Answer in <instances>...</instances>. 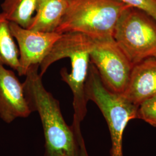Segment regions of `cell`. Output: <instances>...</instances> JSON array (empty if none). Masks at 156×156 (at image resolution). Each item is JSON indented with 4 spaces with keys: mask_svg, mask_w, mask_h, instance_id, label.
I'll list each match as a JSON object with an SVG mask.
<instances>
[{
    "mask_svg": "<svg viewBox=\"0 0 156 156\" xmlns=\"http://www.w3.org/2000/svg\"><path fill=\"white\" fill-rule=\"evenodd\" d=\"M12 34L16 41L19 52V76H25L29 68L41 64L62 34L42 32L22 27L11 22Z\"/></svg>",
    "mask_w": 156,
    "mask_h": 156,
    "instance_id": "52a82bcc",
    "label": "cell"
},
{
    "mask_svg": "<svg viewBox=\"0 0 156 156\" xmlns=\"http://www.w3.org/2000/svg\"><path fill=\"white\" fill-rule=\"evenodd\" d=\"M130 6L121 0H68L56 32L83 34L94 41L112 38L119 19Z\"/></svg>",
    "mask_w": 156,
    "mask_h": 156,
    "instance_id": "3957f363",
    "label": "cell"
},
{
    "mask_svg": "<svg viewBox=\"0 0 156 156\" xmlns=\"http://www.w3.org/2000/svg\"><path fill=\"white\" fill-rule=\"evenodd\" d=\"M78 142L79 144V156H89L86 147L84 140L82 134V132L76 133Z\"/></svg>",
    "mask_w": 156,
    "mask_h": 156,
    "instance_id": "9a60e30c",
    "label": "cell"
},
{
    "mask_svg": "<svg viewBox=\"0 0 156 156\" xmlns=\"http://www.w3.org/2000/svg\"><path fill=\"white\" fill-rule=\"evenodd\" d=\"M39 0H4L2 13L11 22L28 28Z\"/></svg>",
    "mask_w": 156,
    "mask_h": 156,
    "instance_id": "7c38bea8",
    "label": "cell"
},
{
    "mask_svg": "<svg viewBox=\"0 0 156 156\" xmlns=\"http://www.w3.org/2000/svg\"><path fill=\"white\" fill-rule=\"evenodd\" d=\"M31 113L23 84L13 71L0 64V118L9 124Z\"/></svg>",
    "mask_w": 156,
    "mask_h": 156,
    "instance_id": "ba28073f",
    "label": "cell"
},
{
    "mask_svg": "<svg viewBox=\"0 0 156 156\" xmlns=\"http://www.w3.org/2000/svg\"><path fill=\"white\" fill-rule=\"evenodd\" d=\"M94 44V40L83 34H62L39 66V75L42 77L52 64L62 58L70 59L71 73L62 68L60 75L62 80L69 86L73 93L74 113L71 127L75 132L81 131V123L87 112L85 84L89 68L90 53Z\"/></svg>",
    "mask_w": 156,
    "mask_h": 156,
    "instance_id": "7a4b0ae2",
    "label": "cell"
},
{
    "mask_svg": "<svg viewBox=\"0 0 156 156\" xmlns=\"http://www.w3.org/2000/svg\"><path fill=\"white\" fill-rule=\"evenodd\" d=\"M11 22L0 13V64L11 68L17 73L20 69L19 52L12 35Z\"/></svg>",
    "mask_w": 156,
    "mask_h": 156,
    "instance_id": "8fae6325",
    "label": "cell"
},
{
    "mask_svg": "<svg viewBox=\"0 0 156 156\" xmlns=\"http://www.w3.org/2000/svg\"><path fill=\"white\" fill-rule=\"evenodd\" d=\"M129 6L145 12L156 22V0H121Z\"/></svg>",
    "mask_w": 156,
    "mask_h": 156,
    "instance_id": "5bb4252c",
    "label": "cell"
},
{
    "mask_svg": "<svg viewBox=\"0 0 156 156\" xmlns=\"http://www.w3.org/2000/svg\"><path fill=\"white\" fill-rule=\"evenodd\" d=\"M90 62L96 68L106 89L123 94L133 66L113 38L94 41L90 53Z\"/></svg>",
    "mask_w": 156,
    "mask_h": 156,
    "instance_id": "8992f818",
    "label": "cell"
},
{
    "mask_svg": "<svg viewBox=\"0 0 156 156\" xmlns=\"http://www.w3.org/2000/svg\"><path fill=\"white\" fill-rule=\"evenodd\" d=\"M68 0H39L28 29L56 32L67 9Z\"/></svg>",
    "mask_w": 156,
    "mask_h": 156,
    "instance_id": "30bf717a",
    "label": "cell"
},
{
    "mask_svg": "<svg viewBox=\"0 0 156 156\" xmlns=\"http://www.w3.org/2000/svg\"><path fill=\"white\" fill-rule=\"evenodd\" d=\"M137 118L156 127V95L140 104L138 108Z\"/></svg>",
    "mask_w": 156,
    "mask_h": 156,
    "instance_id": "4fadbf2b",
    "label": "cell"
},
{
    "mask_svg": "<svg viewBox=\"0 0 156 156\" xmlns=\"http://www.w3.org/2000/svg\"><path fill=\"white\" fill-rule=\"evenodd\" d=\"M85 94L87 101L94 102L105 119L111 138V156H123L124 131L128 122L137 118L138 106L127 100L122 94L106 89L96 68L90 62Z\"/></svg>",
    "mask_w": 156,
    "mask_h": 156,
    "instance_id": "277c9868",
    "label": "cell"
},
{
    "mask_svg": "<svg viewBox=\"0 0 156 156\" xmlns=\"http://www.w3.org/2000/svg\"><path fill=\"white\" fill-rule=\"evenodd\" d=\"M39 65L33 66L23 83L31 111L37 112L45 138L44 156H79L76 133L67 124L59 102L45 89L38 73Z\"/></svg>",
    "mask_w": 156,
    "mask_h": 156,
    "instance_id": "6da1fadb",
    "label": "cell"
},
{
    "mask_svg": "<svg viewBox=\"0 0 156 156\" xmlns=\"http://www.w3.org/2000/svg\"><path fill=\"white\" fill-rule=\"evenodd\" d=\"M122 95L138 106L156 95V58H149L134 65Z\"/></svg>",
    "mask_w": 156,
    "mask_h": 156,
    "instance_id": "9c48e42d",
    "label": "cell"
},
{
    "mask_svg": "<svg viewBox=\"0 0 156 156\" xmlns=\"http://www.w3.org/2000/svg\"><path fill=\"white\" fill-rule=\"evenodd\" d=\"M113 38L133 66L156 58V22L145 12L129 7L119 19Z\"/></svg>",
    "mask_w": 156,
    "mask_h": 156,
    "instance_id": "5b68a950",
    "label": "cell"
}]
</instances>
